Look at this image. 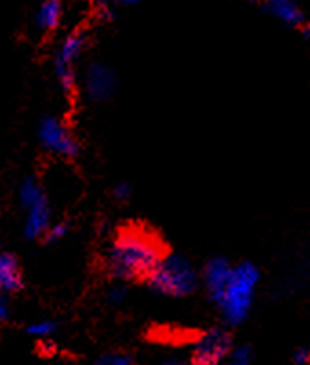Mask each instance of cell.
<instances>
[{"instance_id":"cell-1","label":"cell","mask_w":310,"mask_h":365,"mask_svg":"<svg viewBox=\"0 0 310 365\" xmlns=\"http://www.w3.org/2000/svg\"><path fill=\"white\" fill-rule=\"evenodd\" d=\"M165 256V249L141 228H124L104 252V267L120 283L146 279Z\"/></svg>"},{"instance_id":"cell-2","label":"cell","mask_w":310,"mask_h":365,"mask_svg":"<svg viewBox=\"0 0 310 365\" xmlns=\"http://www.w3.org/2000/svg\"><path fill=\"white\" fill-rule=\"evenodd\" d=\"M259 279L261 272L256 263L241 262L234 265L230 282L221 294L219 302L215 303L223 314L224 324L236 327L248 318Z\"/></svg>"},{"instance_id":"cell-3","label":"cell","mask_w":310,"mask_h":365,"mask_svg":"<svg viewBox=\"0 0 310 365\" xmlns=\"http://www.w3.org/2000/svg\"><path fill=\"white\" fill-rule=\"evenodd\" d=\"M146 282H148L150 291L155 294L185 298L197 291V287L201 285V274L188 257L170 252L159 259Z\"/></svg>"},{"instance_id":"cell-4","label":"cell","mask_w":310,"mask_h":365,"mask_svg":"<svg viewBox=\"0 0 310 365\" xmlns=\"http://www.w3.org/2000/svg\"><path fill=\"white\" fill-rule=\"evenodd\" d=\"M88 44H90V31L84 28L68 34L58 44L57 53H55V77H57V83L64 91V96H73L79 88L75 63L84 53Z\"/></svg>"},{"instance_id":"cell-5","label":"cell","mask_w":310,"mask_h":365,"mask_svg":"<svg viewBox=\"0 0 310 365\" xmlns=\"http://www.w3.org/2000/svg\"><path fill=\"white\" fill-rule=\"evenodd\" d=\"M37 137L42 148L62 159H75L81 154V145L73 132L55 115L38 119Z\"/></svg>"},{"instance_id":"cell-6","label":"cell","mask_w":310,"mask_h":365,"mask_svg":"<svg viewBox=\"0 0 310 365\" xmlns=\"http://www.w3.org/2000/svg\"><path fill=\"white\" fill-rule=\"evenodd\" d=\"M232 347V334L227 329H208L194 344L190 365H221Z\"/></svg>"},{"instance_id":"cell-7","label":"cell","mask_w":310,"mask_h":365,"mask_svg":"<svg viewBox=\"0 0 310 365\" xmlns=\"http://www.w3.org/2000/svg\"><path fill=\"white\" fill-rule=\"evenodd\" d=\"M119 86V75L112 64L95 61L90 63L83 75V91L91 103H104L112 99Z\"/></svg>"},{"instance_id":"cell-8","label":"cell","mask_w":310,"mask_h":365,"mask_svg":"<svg viewBox=\"0 0 310 365\" xmlns=\"http://www.w3.org/2000/svg\"><path fill=\"white\" fill-rule=\"evenodd\" d=\"M232 270H234V265L224 256L210 257L207 265H205L201 282H203L205 289H207L208 296H210V299L214 303L219 302L221 294L227 289L228 282H230Z\"/></svg>"},{"instance_id":"cell-9","label":"cell","mask_w":310,"mask_h":365,"mask_svg":"<svg viewBox=\"0 0 310 365\" xmlns=\"http://www.w3.org/2000/svg\"><path fill=\"white\" fill-rule=\"evenodd\" d=\"M51 212L50 201L48 195H41L33 205H29L26 208V223H24V236L28 240H38L48 232V228L51 227Z\"/></svg>"},{"instance_id":"cell-10","label":"cell","mask_w":310,"mask_h":365,"mask_svg":"<svg viewBox=\"0 0 310 365\" xmlns=\"http://www.w3.org/2000/svg\"><path fill=\"white\" fill-rule=\"evenodd\" d=\"M22 270L17 256L11 252H0V292L15 294L22 289Z\"/></svg>"},{"instance_id":"cell-11","label":"cell","mask_w":310,"mask_h":365,"mask_svg":"<svg viewBox=\"0 0 310 365\" xmlns=\"http://www.w3.org/2000/svg\"><path fill=\"white\" fill-rule=\"evenodd\" d=\"M263 8L289 28H303L306 24L301 8L292 0H270V2H265Z\"/></svg>"},{"instance_id":"cell-12","label":"cell","mask_w":310,"mask_h":365,"mask_svg":"<svg viewBox=\"0 0 310 365\" xmlns=\"http://www.w3.org/2000/svg\"><path fill=\"white\" fill-rule=\"evenodd\" d=\"M62 13L64 11H62V4L58 0H46L35 13V26L42 31H53L61 26Z\"/></svg>"},{"instance_id":"cell-13","label":"cell","mask_w":310,"mask_h":365,"mask_svg":"<svg viewBox=\"0 0 310 365\" xmlns=\"http://www.w3.org/2000/svg\"><path fill=\"white\" fill-rule=\"evenodd\" d=\"M254 353L250 345H234L228 353L227 360L221 365H250Z\"/></svg>"},{"instance_id":"cell-14","label":"cell","mask_w":310,"mask_h":365,"mask_svg":"<svg viewBox=\"0 0 310 365\" xmlns=\"http://www.w3.org/2000/svg\"><path fill=\"white\" fill-rule=\"evenodd\" d=\"M57 329H58V324L57 322H53V319H41V322L29 324L28 327H26V332H28L29 336H35V338H50L57 332Z\"/></svg>"},{"instance_id":"cell-15","label":"cell","mask_w":310,"mask_h":365,"mask_svg":"<svg viewBox=\"0 0 310 365\" xmlns=\"http://www.w3.org/2000/svg\"><path fill=\"white\" fill-rule=\"evenodd\" d=\"M71 221H58V223H51V227L48 228V232L44 234L46 243H58L61 240L66 237V234L70 232Z\"/></svg>"},{"instance_id":"cell-16","label":"cell","mask_w":310,"mask_h":365,"mask_svg":"<svg viewBox=\"0 0 310 365\" xmlns=\"http://www.w3.org/2000/svg\"><path fill=\"white\" fill-rule=\"evenodd\" d=\"M126 298H128V289L120 283H115L106 291V302L110 305H123Z\"/></svg>"},{"instance_id":"cell-17","label":"cell","mask_w":310,"mask_h":365,"mask_svg":"<svg viewBox=\"0 0 310 365\" xmlns=\"http://www.w3.org/2000/svg\"><path fill=\"white\" fill-rule=\"evenodd\" d=\"M95 17L100 22H112L117 17V9L112 2H99L95 8Z\"/></svg>"},{"instance_id":"cell-18","label":"cell","mask_w":310,"mask_h":365,"mask_svg":"<svg viewBox=\"0 0 310 365\" xmlns=\"http://www.w3.org/2000/svg\"><path fill=\"white\" fill-rule=\"evenodd\" d=\"M93 365H135L126 354H104Z\"/></svg>"},{"instance_id":"cell-19","label":"cell","mask_w":310,"mask_h":365,"mask_svg":"<svg viewBox=\"0 0 310 365\" xmlns=\"http://www.w3.org/2000/svg\"><path fill=\"white\" fill-rule=\"evenodd\" d=\"M132 185H130V182H126V181H123V182H117L115 187H113V200H117V201H120V203H123V201H128L130 197H132Z\"/></svg>"},{"instance_id":"cell-20","label":"cell","mask_w":310,"mask_h":365,"mask_svg":"<svg viewBox=\"0 0 310 365\" xmlns=\"http://www.w3.org/2000/svg\"><path fill=\"white\" fill-rule=\"evenodd\" d=\"M294 365H309L310 361V351L306 347L296 349V353L292 356Z\"/></svg>"},{"instance_id":"cell-21","label":"cell","mask_w":310,"mask_h":365,"mask_svg":"<svg viewBox=\"0 0 310 365\" xmlns=\"http://www.w3.org/2000/svg\"><path fill=\"white\" fill-rule=\"evenodd\" d=\"M9 303H8V298H6V294H2L0 292V322H6V319L9 318Z\"/></svg>"},{"instance_id":"cell-22","label":"cell","mask_w":310,"mask_h":365,"mask_svg":"<svg viewBox=\"0 0 310 365\" xmlns=\"http://www.w3.org/2000/svg\"><path fill=\"white\" fill-rule=\"evenodd\" d=\"M161 365H190V364H186V361H182V360H177V358H172V360L162 361Z\"/></svg>"},{"instance_id":"cell-23","label":"cell","mask_w":310,"mask_h":365,"mask_svg":"<svg viewBox=\"0 0 310 365\" xmlns=\"http://www.w3.org/2000/svg\"><path fill=\"white\" fill-rule=\"evenodd\" d=\"M301 34H303V37H305V38L310 37V26H309V24L303 26V28H301Z\"/></svg>"},{"instance_id":"cell-24","label":"cell","mask_w":310,"mask_h":365,"mask_svg":"<svg viewBox=\"0 0 310 365\" xmlns=\"http://www.w3.org/2000/svg\"><path fill=\"white\" fill-rule=\"evenodd\" d=\"M0 252H2V243H0Z\"/></svg>"}]
</instances>
